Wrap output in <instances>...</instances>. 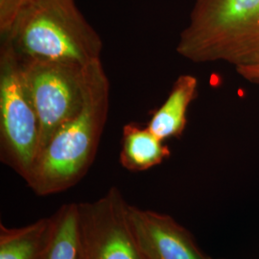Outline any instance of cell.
<instances>
[{"mask_svg": "<svg viewBox=\"0 0 259 259\" xmlns=\"http://www.w3.org/2000/svg\"><path fill=\"white\" fill-rule=\"evenodd\" d=\"M109 107L110 82L98 61L87 68L82 108L56 131L37 155L26 181L34 193H60L83 179L96 156Z\"/></svg>", "mask_w": 259, "mask_h": 259, "instance_id": "6da1fadb", "label": "cell"}, {"mask_svg": "<svg viewBox=\"0 0 259 259\" xmlns=\"http://www.w3.org/2000/svg\"><path fill=\"white\" fill-rule=\"evenodd\" d=\"M1 46L20 61L92 65L103 41L75 0H26Z\"/></svg>", "mask_w": 259, "mask_h": 259, "instance_id": "7a4b0ae2", "label": "cell"}, {"mask_svg": "<svg viewBox=\"0 0 259 259\" xmlns=\"http://www.w3.org/2000/svg\"><path fill=\"white\" fill-rule=\"evenodd\" d=\"M37 259H84L79 204H64L51 216V227Z\"/></svg>", "mask_w": 259, "mask_h": 259, "instance_id": "9c48e42d", "label": "cell"}, {"mask_svg": "<svg viewBox=\"0 0 259 259\" xmlns=\"http://www.w3.org/2000/svg\"><path fill=\"white\" fill-rule=\"evenodd\" d=\"M128 203L112 186L98 200L80 203L84 259H143L130 226Z\"/></svg>", "mask_w": 259, "mask_h": 259, "instance_id": "8992f818", "label": "cell"}, {"mask_svg": "<svg viewBox=\"0 0 259 259\" xmlns=\"http://www.w3.org/2000/svg\"><path fill=\"white\" fill-rule=\"evenodd\" d=\"M19 61L39 119V153L56 131L82 108L90 65Z\"/></svg>", "mask_w": 259, "mask_h": 259, "instance_id": "5b68a950", "label": "cell"}, {"mask_svg": "<svg viewBox=\"0 0 259 259\" xmlns=\"http://www.w3.org/2000/svg\"><path fill=\"white\" fill-rule=\"evenodd\" d=\"M39 119L19 59L0 49V157L25 182L39 150Z\"/></svg>", "mask_w": 259, "mask_h": 259, "instance_id": "277c9868", "label": "cell"}, {"mask_svg": "<svg viewBox=\"0 0 259 259\" xmlns=\"http://www.w3.org/2000/svg\"><path fill=\"white\" fill-rule=\"evenodd\" d=\"M198 80L192 75H181L170 91L166 100L153 111L147 128L158 139L165 141L183 135L186 113L197 95Z\"/></svg>", "mask_w": 259, "mask_h": 259, "instance_id": "ba28073f", "label": "cell"}, {"mask_svg": "<svg viewBox=\"0 0 259 259\" xmlns=\"http://www.w3.org/2000/svg\"><path fill=\"white\" fill-rule=\"evenodd\" d=\"M239 74L249 80L250 82H256L259 83V67L257 68H249V69H243L240 71H237Z\"/></svg>", "mask_w": 259, "mask_h": 259, "instance_id": "4fadbf2b", "label": "cell"}, {"mask_svg": "<svg viewBox=\"0 0 259 259\" xmlns=\"http://www.w3.org/2000/svg\"><path fill=\"white\" fill-rule=\"evenodd\" d=\"M170 149L150 130L129 123L123 127L119 161L132 172H142L159 165L170 157Z\"/></svg>", "mask_w": 259, "mask_h": 259, "instance_id": "30bf717a", "label": "cell"}, {"mask_svg": "<svg viewBox=\"0 0 259 259\" xmlns=\"http://www.w3.org/2000/svg\"><path fill=\"white\" fill-rule=\"evenodd\" d=\"M26 0H0V34H5Z\"/></svg>", "mask_w": 259, "mask_h": 259, "instance_id": "7c38bea8", "label": "cell"}, {"mask_svg": "<svg viewBox=\"0 0 259 259\" xmlns=\"http://www.w3.org/2000/svg\"><path fill=\"white\" fill-rule=\"evenodd\" d=\"M51 227V217L21 228L0 224V259H37Z\"/></svg>", "mask_w": 259, "mask_h": 259, "instance_id": "8fae6325", "label": "cell"}, {"mask_svg": "<svg viewBox=\"0 0 259 259\" xmlns=\"http://www.w3.org/2000/svg\"><path fill=\"white\" fill-rule=\"evenodd\" d=\"M128 219L143 259H212L193 235L167 214L128 204Z\"/></svg>", "mask_w": 259, "mask_h": 259, "instance_id": "52a82bcc", "label": "cell"}, {"mask_svg": "<svg viewBox=\"0 0 259 259\" xmlns=\"http://www.w3.org/2000/svg\"><path fill=\"white\" fill-rule=\"evenodd\" d=\"M177 52L194 63L259 67V0H194Z\"/></svg>", "mask_w": 259, "mask_h": 259, "instance_id": "3957f363", "label": "cell"}]
</instances>
